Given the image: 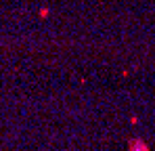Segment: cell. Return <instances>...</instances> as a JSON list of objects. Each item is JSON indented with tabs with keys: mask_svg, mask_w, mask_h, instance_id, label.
Here are the masks:
<instances>
[{
	"mask_svg": "<svg viewBox=\"0 0 155 151\" xmlns=\"http://www.w3.org/2000/svg\"><path fill=\"white\" fill-rule=\"evenodd\" d=\"M130 151H149V147L145 145V141L134 139V141H130Z\"/></svg>",
	"mask_w": 155,
	"mask_h": 151,
	"instance_id": "cell-1",
	"label": "cell"
}]
</instances>
